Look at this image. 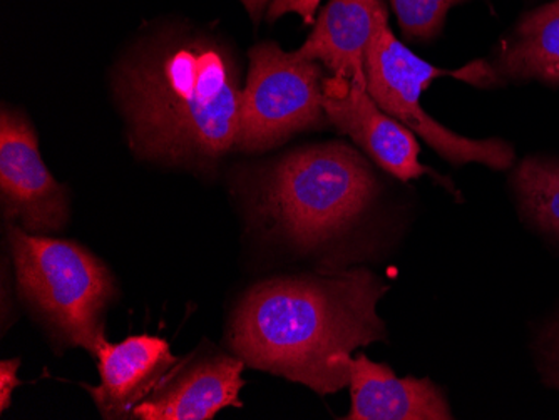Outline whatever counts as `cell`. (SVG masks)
Segmentation results:
<instances>
[{
  "label": "cell",
  "instance_id": "6da1fadb",
  "mask_svg": "<svg viewBox=\"0 0 559 420\" xmlns=\"http://www.w3.org/2000/svg\"><path fill=\"white\" fill-rule=\"evenodd\" d=\"M385 291L364 268L263 281L238 305L228 340L253 369L335 394L350 381L352 352L385 338L376 310Z\"/></svg>",
  "mask_w": 559,
  "mask_h": 420
},
{
  "label": "cell",
  "instance_id": "7a4b0ae2",
  "mask_svg": "<svg viewBox=\"0 0 559 420\" xmlns=\"http://www.w3.org/2000/svg\"><path fill=\"white\" fill-rule=\"evenodd\" d=\"M240 71L210 40L166 43L122 71L119 94L138 152L163 161H213L237 147Z\"/></svg>",
  "mask_w": 559,
  "mask_h": 420
},
{
  "label": "cell",
  "instance_id": "3957f363",
  "mask_svg": "<svg viewBox=\"0 0 559 420\" xmlns=\"http://www.w3.org/2000/svg\"><path fill=\"white\" fill-rule=\"evenodd\" d=\"M377 194L366 159L342 143L301 147L270 166L257 209L287 240L309 249L359 218Z\"/></svg>",
  "mask_w": 559,
  "mask_h": 420
},
{
  "label": "cell",
  "instance_id": "277c9868",
  "mask_svg": "<svg viewBox=\"0 0 559 420\" xmlns=\"http://www.w3.org/2000/svg\"><path fill=\"white\" fill-rule=\"evenodd\" d=\"M19 293L52 335L97 357L116 287L108 266L80 243L9 225Z\"/></svg>",
  "mask_w": 559,
  "mask_h": 420
},
{
  "label": "cell",
  "instance_id": "5b68a950",
  "mask_svg": "<svg viewBox=\"0 0 559 420\" xmlns=\"http://www.w3.org/2000/svg\"><path fill=\"white\" fill-rule=\"evenodd\" d=\"M445 74L477 86L499 83L495 68L485 61L473 62L457 71H444L423 61L395 39L389 22L379 27L367 49V91L388 115L424 137L429 146L454 165L480 163L492 169L510 168L514 149L506 141L460 136L424 111L420 94L430 81Z\"/></svg>",
  "mask_w": 559,
  "mask_h": 420
},
{
  "label": "cell",
  "instance_id": "8992f818",
  "mask_svg": "<svg viewBox=\"0 0 559 420\" xmlns=\"http://www.w3.org/2000/svg\"><path fill=\"white\" fill-rule=\"evenodd\" d=\"M323 81L319 61L285 52L273 43L253 47L241 93L237 149L266 152L298 131L323 127Z\"/></svg>",
  "mask_w": 559,
  "mask_h": 420
},
{
  "label": "cell",
  "instance_id": "52a82bcc",
  "mask_svg": "<svg viewBox=\"0 0 559 420\" xmlns=\"http://www.w3.org/2000/svg\"><path fill=\"white\" fill-rule=\"evenodd\" d=\"M0 194L5 218L29 233H55L68 224V196L40 158L33 124L9 109L0 116Z\"/></svg>",
  "mask_w": 559,
  "mask_h": 420
},
{
  "label": "cell",
  "instance_id": "ba28073f",
  "mask_svg": "<svg viewBox=\"0 0 559 420\" xmlns=\"http://www.w3.org/2000/svg\"><path fill=\"white\" fill-rule=\"evenodd\" d=\"M323 109L334 127L392 177L407 181L429 172L419 163L420 147L413 131L380 108L366 84L337 76L323 81Z\"/></svg>",
  "mask_w": 559,
  "mask_h": 420
},
{
  "label": "cell",
  "instance_id": "9c48e42d",
  "mask_svg": "<svg viewBox=\"0 0 559 420\" xmlns=\"http://www.w3.org/2000/svg\"><path fill=\"white\" fill-rule=\"evenodd\" d=\"M245 362L238 356L205 353L178 362L133 410L141 420H209L226 407H241Z\"/></svg>",
  "mask_w": 559,
  "mask_h": 420
},
{
  "label": "cell",
  "instance_id": "30bf717a",
  "mask_svg": "<svg viewBox=\"0 0 559 420\" xmlns=\"http://www.w3.org/2000/svg\"><path fill=\"white\" fill-rule=\"evenodd\" d=\"M100 384L86 387L105 419H130L169 370L180 362L165 338L128 337L119 344H103L97 352Z\"/></svg>",
  "mask_w": 559,
  "mask_h": 420
},
{
  "label": "cell",
  "instance_id": "8fae6325",
  "mask_svg": "<svg viewBox=\"0 0 559 420\" xmlns=\"http://www.w3.org/2000/svg\"><path fill=\"white\" fill-rule=\"evenodd\" d=\"M389 22L384 0H329L297 56L322 62L332 76L366 84V55Z\"/></svg>",
  "mask_w": 559,
  "mask_h": 420
},
{
  "label": "cell",
  "instance_id": "7c38bea8",
  "mask_svg": "<svg viewBox=\"0 0 559 420\" xmlns=\"http://www.w3.org/2000/svg\"><path fill=\"white\" fill-rule=\"evenodd\" d=\"M348 420H449L451 410L429 379H399L388 365L357 356L348 365Z\"/></svg>",
  "mask_w": 559,
  "mask_h": 420
},
{
  "label": "cell",
  "instance_id": "4fadbf2b",
  "mask_svg": "<svg viewBox=\"0 0 559 420\" xmlns=\"http://www.w3.org/2000/svg\"><path fill=\"white\" fill-rule=\"evenodd\" d=\"M498 80L559 84V0L521 19L513 37L502 47Z\"/></svg>",
  "mask_w": 559,
  "mask_h": 420
},
{
  "label": "cell",
  "instance_id": "5bb4252c",
  "mask_svg": "<svg viewBox=\"0 0 559 420\" xmlns=\"http://www.w3.org/2000/svg\"><path fill=\"white\" fill-rule=\"evenodd\" d=\"M524 213L539 228L559 238V163L527 158L514 175Z\"/></svg>",
  "mask_w": 559,
  "mask_h": 420
},
{
  "label": "cell",
  "instance_id": "9a60e30c",
  "mask_svg": "<svg viewBox=\"0 0 559 420\" xmlns=\"http://www.w3.org/2000/svg\"><path fill=\"white\" fill-rule=\"evenodd\" d=\"M461 2L464 0H391L404 36L426 40L442 29L449 9Z\"/></svg>",
  "mask_w": 559,
  "mask_h": 420
},
{
  "label": "cell",
  "instance_id": "2e32d148",
  "mask_svg": "<svg viewBox=\"0 0 559 420\" xmlns=\"http://www.w3.org/2000/svg\"><path fill=\"white\" fill-rule=\"evenodd\" d=\"M322 0H272L269 8L270 21L282 17L288 12L300 15L305 24H312L316 19L317 9Z\"/></svg>",
  "mask_w": 559,
  "mask_h": 420
},
{
  "label": "cell",
  "instance_id": "e0dca14e",
  "mask_svg": "<svg viewBox=\"0 0 559 420\" xmlns=\"http://www.w3.org/2000/svg\"><path fill=\"white\" fill-rule=\"evenodd\" d=\"M21 360H2L0 362V410L4 412L11 406L12 392L22 382L17 379V369Z\"/></svg>",
  "mask_w": 559,
  "mask_h": 420
},
{
  "label": "cell",
  "instance_id": "ac0fdd59",
  "mask_svg": "<svg viewBox=\"0 0 559 420\" xmlns=\"http://www.w3.org/2000/svg\"><path fill=\"white\" fill-rule=\"evenodd\" d=\"M243 2L245 8H247L248 14L251 15L253 21H259L263 15V11H265L266 5H270L272 0H240Z\"/></svg>",
  "mask_w": 559,
  "mask_h": 420
},
{
  "label": "cell",
  "instance_id": "d6986e66",
  "mask_svg": "<svg viewBox=\"0 0 559 420\" xmlns=\"http://www.w3.org/2000/svg\"><path fill=\"white\" fill-rule=\"evenodd\" d=\"M556 369H558V379H559V338H558V347H556Z\"/></svg>",
  "mask_w": 559,
  "mask_h": 420
}]
</instances>
